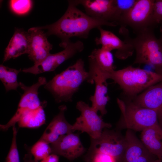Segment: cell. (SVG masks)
Instances as JSON below:
<instances>
[{
  "mask_svg": "<svg viewBox=\"0 0 162 162\" xmlns=\"http://www.w3.org/2000/svg\"><path fill=\"white\" fill-rule=\"evenodd\" d=\"M76 108L81 114L72 125L73 133L76 130L82 133L86 132L90 138L95 139L100 136L104 129L111 127V124L105 122L102 116L98 115L97 112L85 102L79 101L77 103Z\"/></svg>",
  "mask_w": 162,
  "mask_h": 162,
  "instance_id": "8",
  "label": "cell"
},
{
  "mask_svg": "<svg viewBox=\"0 0 162 162\" xmlns=\"http://www.w3.org/2000/svg\"><path fill=\"white\" fill-rule=\"evenodd\" d=\"M88 61L101 70L110 73L115 70L113 55L110 51L101 47L94 49L88 56Z\"/></svg>",
  "mask_w": 162,
  "mask_h": 162,
  "instance_id": "21",
  "label": "cell"
},
{
  "mask_svg": "<svg viewBox=\"0 0 162 162\" xmlns=\"http://www.w3.org/2000/svg\"><path fill=\"white\" fill-rule=\"evenodd\" d=\"M76 6L81 5L89 16L112 21L114 11V0H72Z\"/></svg>",
  "mask_w": 162,
  "mask_h": 162,
  "instance_id": "17",
  "label": "cell"
},
{
  "mask_svg": "<svg viewBox=\"0 0 162 162\" xmlns=\"http://www.w3.org/2000/svg\"><path fill=\"white\" fill-rule=\"evenodd\" d=\"M45 122L46 116L42 104L37 108L25 112L17 123L20 128H36L44 124Z\"/></svg>",
  "mask_w": 162,
  "mask_h": 162,
  "instance_id": "22",
  "label": "cell"
},
{
  "mask_svg": "<svg viewBox=\"0 0 162 162\" xmlns=\"http://www.w3.org/2000/svg\"><path fill=\"white\" fill-rule=\"evenodd\" d=\"M126 145L121 162H153L157 159L137 137L134 131L127 130Z\"/></svg>",
  "mask_w": 162,
  "mask_h": 162,
  "instance_id": "12",
  "label": "cell"
},
{
  "mask_svg": "<svg viewBox=\"0 0 162 162\" xmlns=\"http://www.w3.org/2000/svg\"><path fill=\"white\" fill-rule=\"evenodd\" d=\"M30 39L28 57L34 64L44 59L50 53L52 46L48 41L46 33L37 27L29 28L28 31Z\"/></svg>",
  "mask_w": 162,
  "mask_h": 162,
  "instance_id": "15",
  "label": "cell"
},
{
  "mask_svg": "<svg viewBox=\"0 0 162 162\" xmlns=\"http://www.w3.org/2000/svg\"><path fill=\"white\" fill-rule=\"evenodd\" d=\"M46 78L44 76L39 77L38 82L32 85L28 86L21 82L19 87L24 91L19 103L17 110L13 116L5 124H0V129L6 131L10 127L15 125L22 115L26 112L37 108L43 104L38 97V90L41 86L47 83Z\"/></svg>",
  "mask_w": 162,
  "mask_h": 162,
  "instance_id": "10",
  "label": "cell"
},
{
  "mask_svg": "<svg viewBox=\"0 0 162 162\" xmlns=\"http://www.w3.org/2000/svg\"><path fill=\"white\" fill-rule=\"evenodd\" d=\"M29 47V36L28 32L21 29H16L5 49L3 62L24 54H28Z\"/></svg>",
  "mask_w": 162,
  "mask_h": 162,
  "instance_id": "18",
  "label": "cell"
},
{
  "mask_svg": "<svg viewBox=\"0 0 162 162\" xmlns=\"http://www.w3.org/2000/svg\"><path fill=\"white\" fill-rule=\"evenodd\" d=\"M12 130L13 136L12 143L5 162H20L16 141L17 131L15 125L12 127Z\"/></svg>",
  "mask_w": 162,
  "mask_h": 162,
  "instance_id": "27",
  "label": "cell"
},
{
  "mask_svg": "<svg viewBox=\"0 0 162 162\" xmlns=\"http://www.w3.org/2000/svg\"><path fill=\"white\" fill-rule=\"evenodd\" d=\"M49 144L39 140L32 147L30 152L35 162H38L52 154Z\"/></svg>",
  "mask_w": 162,
  "mask_h": 162,
  "instance_id": "25",
  "label": "cell"
},
{
  "mask_svg": "<svg viewBox=\"0 0 162 162\" xmlns=\"http://www.w3.org/2000/svg\"><path fill=\"white\" fill-rule=\"evenodd\" d=\"M32 156L30 151L29 152L25 155L23 158L24 162H35L34 158H32Z\"/></svg>",
  "mask_w": 162,
  "mask_h": 162,
  "instance_id": "30",
  "label": "cell"
},
{
  "mask_svg": "<svg viewBox=\"0 0 162 162\" xmlns=\"http://www.w3.org/2000/svg\"><path fill=\"white\" fill-rule=\"evenodd\" d=\"M59 160L58 155L52 153L40 160V162H59Z\"/></svg>",
  "mask_w": 162,
  "mask_h": 162,
  "instance_id": "29",
  "label": "cell"
},
{
  "mask_svg": "<svg viewBox=\"0 0 162 162\" xmlns=\"http://www.w3.org/2000/svg\"><path fill=\"white\" fill-rule=\"evenodd\" d=\"M132 101L137 105L155 111L162 127V81L149 87Z\"/></svg>",
  "mask_w": 162,
  "mask_h": 162,
  "instance_id": "14",
  "label": "cell"
},
{
  "mask_svg": "<svg viewBox=\"0 0 162 162\" xmlns=\"http://www.w3.org/2000/svg\"><path fill=\"white\" fill-rule=\"evenodd\" d=\"M136 0H114V11L112 21L118 24L121 18L133 6Z\"/></svg>",
  "mask_w": 162,
  "mask_h": 162,
  "instance_id": "24",
  "label": "cell"
},
{
  "mask_svg": "<svg viewBox=\"0 0 162 162\" xmlns=\"http://www.w3.org/2000/svg\"><path fill=\"white\" fill-rule=\"evenodd\" d=\"M64 48V50L60 52L50 53L42 61L29 68L24 69L22 71L34 74L53 71L64 61L82 52L84 49V45L80 40L75 42L70 41Z\"/></svg>",
  "mask_w": 162,
  "mask_h": 162,
  "instance_id": "9",
  "label": "cell"
},
{
  "mask_svg": "<svg viewBox=\"0 0 162 162\" xmlns=\"http://www.w3.org/2000/svg\"><path fill=\"white\" fill-rule=\"evenodd\" d=\"M100 36L95 39L96 44L110 51L116 50L115 56L121 60L125 59L132 56L134 50L133 45L125 39L122 40L111 31L104 29L101 26L97 28Z\"/></svg>",
  "mask_w": 162,
  "mask_h": 162,
  "instance_id": "11",
  "label": "cell"
},
{
  "mask_svg": "<svg viewBox=\"0 0 162 162\" xmlns=\"http://www.w3.org/2000/svg\"><path fill=\"white\" fill-rule=\"evenodd\" d=\"M68 8L58 20L50 25L38 27L39 29H46L47 35H56L61 39L60 44L64 48L73 37L86 39L90 31L102 26L115 27V22L107 21L91 17L78 9L72 0L68 1Z\"/></svg>",
  "mask_w": 162,
  "mask_h": 162,
  "instance_id": "1",
  "label": "cell"
},
{
  "mask_svg": "<svg viewBox=\"0 0 162 162\" xmlns=\"http://www.w3.org/2000/svg\"><path fill=\"white\" fill-rule=\"evenodd\" d=\"M153 162H162V161L157 159L154 160Z\"/></svg>",
  "mask_w": 162,
  "mask_h": 162,
  "instance_id": "31",
  "label": "cell"
},
{
  "mask_svg": "<svg viewBox=\"0 0 162 162\" xmlns=\"http://www.w3.org/2000/svg\"><path fill=\"white\" fill-rule=\"evenodd\" d=\"M161 24H162V23H161ZM161 30H162V27L161 28Z\"/></svg>",
  "mask_w": 162,
  "mask_h": 162,
  "instance_id": "33",
  "label": "cell"
},
{
  "mask_svg": "<svg viewBox=\"0 0 162 162\" xmlns=\"http://www.w3.org/2000/svg\"><path fill=\"white\" fill-rule=\"evenodd\" d=\"M52 154L64 157L73 160L83 155L86 152L79 135L71 133L63 136L50 144Z\"/></svg>",
  "mask_w": 162,
  "mask_h": 162,
  "instance_id": "13",
  "label": "cell"
},
{
  "mask_svg": "<svg viewBox=\"0 0 162 162\" xmlns=\"http://www.w3.org/2000/svg\"><path fill=\"white\" fill-rule=\"evenodd\" d=\"M32 5V2L30 0H11L10 1L11 9L18 15H23L28 13Z\"/></svg>",
  "mask_w": 162,
  "mask_h": 162,
  "instance_id": "26",
  "label": "cell"
},
{
  "mask_svg": "<svg viewBox=\"0 0 162 162\" xmlns=\"http://www.w3.org/2000/svg\"><path fill=\"white\" fill-rule=\"evenodd\" d=\"M108 76L109 79L117 84L124 93L132 99L162 81V74L131 66L115 70L108 73Z\"/></svg>",
  "mask_w": 162,
  "mask_h": 162,
  "instance_id": "3",
  "label": "cell"
},
{
  "mask_svg": "<svg viewBox=\"0 0 162 162\" xmlns=\"http://www.w3.org/2000/svg\"><path fill=\"white\" fill-rule=\"evenodd\" d=\"M92 82L95 84V89L94 94L90 98L92 103L91 107L97 112L100 111L103 116L107 112L106 106L110 99L107 94L106 80L95 78L93 79Z\"/></svg>",
  "mask_w": 162,
  "mask_h": 162,
  "instance_id": "20",
  "label": "cell"
},
{
  "mask_svg": "<svg viewBox=\"0 0 162 162\" xmlns=\"http://www.w3.org/2000/svg\"><path fill=\"white\" fill-rule=\"evenodd\" d=\"M59 109V113L52 120L39 139L49 144L54 143L64 136L73 133L72 125L67 122L65 117L66 106L62 105Z\"/></svg>",
  "mask_w": 162,
  "mask_h": 162,
  "instance_id": "16",
  "label": "cell"
},
{
  "mask_svg": "<svg viewBox=\"0 0 162 162\" xmlns=\"http://www.w3.org/2000/svg\"><path fill=\"white\" fill-rule=\"evenodd\" d=\"M21 71L9 68L2 64L0 65V79L3 84L6 92L11 90H16L19 87V83L17 80V75Z\"/></svg>",
  "mask_w": 162,
  "mask_h": 162,
  "instance_id": "23",
  "label": "cell"
},
{
  "mask_svg": "<svg viewBox=\"0 0 162 162\" xmlns=\"http://www.w3.org/2000/svg\"><path fill=\"white\" fill-rule=\"evenodd\" d=\"M153 20L157 25L162 23V0H155L153 9Z\"/></svg>",
  "mask_w": 162,
  "mask_h": 162,
  "instance_id": "28",
  "label": "cell"
},
{
  "mask_svg": "<svg viewBox=\"0 0 162 162\" xmlns=\"http://www.w3.org/2000/svg\"><path fill=\"white\" fill-rule=\"evenodd\" d=\"M89 79L88 72L85 68L84 61L80 58L47 82L44 88L57 102H70L81 85L85 81L88 82Z\"/></svg>",
  "mask_w": 162,
  "mask_h": 162,
  "instance_id": "2",
  "label": "cell"
},
{
  "mask_svg": "<svg viewBox=\"0 0 162 162\" xmlns=\"http://www.w3.org/2000/svg\"><path fill=\"white\" fill-rule=\"evenodd\" d=\"M117 101L121 115L116 130L142 131L148 128L160 125L157 114L153 110L137 105L132 100L124 102L117 98Z\"/></svg>",
  "mask_w": 162,
  "mask_h": 162,
  "instance_id": "5",
  "label": "cell"
},
{
  "mask_svg": "<svg viewBox=\"0 0 162 162\" xmlns=\"http://www.w3.org/2000/svg\"><path fill=\"white\" fill-rule=\"evenodd\" d=\"M140 140L151 153L162 161V127L160 125L141 131Z\"/></svg>",
  "mask_w": 162,
  "mask_h": 162,
  "instance_id": "19",
  "label": "cell"
},
{
  "mask_svg": "<svg viewBox=\"0 0 162 162\" xmlns=\"http://www.w3.org/2000/svg\"><path fill=\"white\" fill-rule=\"evenodd\" d=\"M109 129H104L98 138H90L88 150L107 154L121 162L126 145L125 136L118 130Z\"/></svg>",
  "mask_w": 162,
  "mask_h": 162,
  "instance_id": "7",
  "label": "cell"
},
{
  "mask_svg": "<svg viewBox=\"0 0 162 162\" xmlns=\"http://www.w3.org/2000/svg\"><path fill=\"white\" fill-rule=\"evenodd\" d=\"M159 39L162 44V34H161L160 36Z\"/></svg>",
  "mask_w": 162,
  "mask_h": 162,
  "instance_id": "32",
  "label": "cell"
},
{
  "mask_svg": "<svg viewBox=\"0 0 162 162\" xmlns=\"http://www.w3.org/2000/svg\"><path fill=\"white\" fill-rule=\"evenodd\" d=\"M122 35L136 51L134 64L151 65L155 72L162 74V44L156 37L153 28L137 34L134 38L130 37L128 32Z\"/></svg>",
  "mask_w": 162,
  "mask_h": 162,
  "instance_id": "4",
  "label": "cell"
},
{
  "mask_svg": "<svg viewBox=\"0 0 162 162\" xmlns=\"http://www.w3.org/2000/svg\"><path fill=\"white\" fill-rule=\"evenodd\" d=\"M154 0H136L130 10L118 23L120 27L129 26L137 34L156 26L153 20Z\"/></svg>",
  "mask_w": 162,
  "mask_h": 162,
  "instance_id": "6",
  "label": "cell"
}]
</instances>
